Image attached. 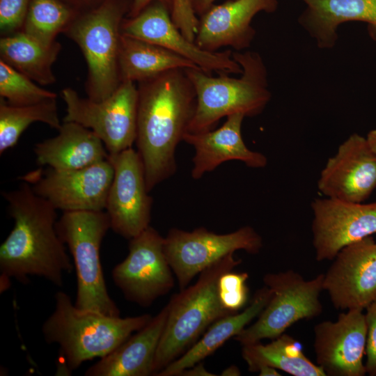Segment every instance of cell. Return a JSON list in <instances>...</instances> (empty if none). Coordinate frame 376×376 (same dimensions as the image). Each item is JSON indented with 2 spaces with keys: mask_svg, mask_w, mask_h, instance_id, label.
Returning <instances> with one entry per match:
<instances>
[{
  "mask_svg": "<svg viewBox=\"0 0 376 376\" xmlns=\"http://www.w3.org/2000/svg\"><path fill=\"white\" fill-rule=\"evenodd\" d=\"M136 137L148 191L176 171L175 150L187 132L196 103L185 69L138 82Z\"/></svg>",
  "mask_w": 376,
  "mask_h": 376,
  "instance_id": "cell-1",
  "label": "cell"
},
{
  "mask_svg": "<svg viewBox=\"0 0 376 376\" xmlns=\"http://www.w3.org/2000/svg\"><path fill=\"white\" fill-rule=\"evenodd\" d=\"M2 195L14 226L0 246L1 275L23 283L36 276L62 286L73 265L57 233V210L25 181Z\"/></svg>",
  "mask_w": 376,
  "mask_h": 376,
  "instance_id": "cell-2",
  "label": "cell"
},
{
  "mask_svg": "<svg viewBox=\"0 0 376 376\" xmlns=\"http://www.w3.org/2000/svg\"><path fill=\"white\" fill-rule=\"evenodd\" d=\"M152 316L121 318L81 309L65 292L55 295V308L44 322L42 332L49 344L59 346V361L68 371L84 361L102 358L140 330Z\"/></svg>",
  "mask_w": 376,
  "mask_h": 376,
  "instance_id": "cell-3",
  "label": "cell"
},
{
  "mask_svg": "<svg viewBox=\"0 0 376 376\" xmlns=\"http://www.w3.org/2000/svg\"><path fill=\"white\" fill-rule=\"evenodd\" d=\"M233 58L242 70L237 78L224 72L214 77L200 68L185 69L196 96L187 132L212 130L221 118L235 113L256 116L269 102L267 71L261 56L252 51H235Z\"/></svg>",
  "mask_w": 376,
  "mask_h": 376,
  "instance_id": "cell-4",
  "label": "cell"
},
{
  "mask_svg": "<svg viewBox=\"0 0 376 376\" xmlns=\"http://www.w3.org/2000/svg\"><path fill=\"white\" fill-rule=\"evenodd\" d=\"M231 253L207 267L196 282L174 295L169 302L166 324L156 352L152 375L183 354L217 320L234 314L222 306L218 281L241 263Z\"/></svg>",
  "mask_w": 376,
  "mask_h": 376,
  "instance_id": "cell-5",
  "label": "cell"
},
{
  "mask_svg": "<svg viewBox=\"0 0 376 376\" xmlns=\"http://www.w3.org/2000/svg\"><path fill=\"white\" fill-rule=\"evenodd\" d=\"M56 226L73 260L77 284L75 306L120 316L118 306L107 291L100 263L101 244L111 228L107 212H63Z\"/></svg>",
  "mask_w": 376,
  "mask_h": 376,
  "instance_id": "cell-6",
  "label": "cell"
},
{
  "mask_svg": "<svg viewBox=\"0 0 376 376\" xmlns=\"http://www.w3.org/2000/svg\"><path fill=\"white\" fill-rule=\"evenodd\" d=\"M123 9L115 0L77 15L63 33L81 50L87 64V97L101 101L121 83L119 54Z\"/></svg>",
  "mask_w": 376,
  "mask_h": 376,
  "instance_id": "cell-7",
  "label": "cell"
},
{
  "mask_svg": "<svg viewBox=\"0 0 376 376\" xmlns=\"http://www.w3.org/2000/svg\"><path fill=\"white\" fill-rule=\"evenodd\" d=\"M323 279L324 274H320L305 280L293 270L266 274L263 282L272 291L271 298L256 321L234 339L242 345L273 340L297 322L318 316L322 311Z\"/></svg>",
  "mask_w": 376,
  "mask_h": 376,
  "instance_id": "cell-8",
  "label": "cell"
},
{
  "mask_svg": "<svg viewBox=\"0 0 376 376\" xmlns=\"http://www.w3.org/2000/svg\"><path fill=\"white\" fill-rule=\"evenodd\" d=\"M61 97L66 104L64 122H74L91 130L103 142L109 155L132 148L136 137L138 89L135 82L121 81L101 101L81 97L68 87Z\"/></svg>",
  "mask_w": 376,
  "mask_h": 376,
  "instance_id": "cell-9",
  "label": "cell"
},
{
  "mask_svg": "<svg viewBox=\"0 0 376 376\" xmlns=\"http://www.w3.org/2000/svg\"><path fill=\"white\" fill-rule=\"evenodd\" d=\"M262 247L261 236L249 226L226 234L203 227L192 231L171 228L164 243L165 255L180 290L188 286L198 274L228 255L238 250L256 254Z\"/></svg>",
  "mask_w": 376,
  "mask_h": 376,
  "instance_id": "cell-10",
  "label": "cell"
},
{
  "mask_svg": "<svg viewBox=\"0 0 376 376\" xmlns=\"http://www.w3.org/2000/svg\"><path fill=\"white\" fill-rule=\"evenodd\" d=\"M164 243V237L150 226L130 240L127 257L111 274L113 283L127 301L148 307L173 288V272Z\"/></svg>",
  "mask_w": 376,
  "mask_h": 376,
  "instance_id": "cell-11",
  "label": "cell"
},
{
  "mask_svg": "<svg viewBox=\"0 0 376 376\" xmlns=\"http://www.w3.org/2000/svg\"><path fill=\"white\" fill-rule=\"evenodd\" d=\"M113 178V167L108 157L78 169H40L20 179L56 210L75 212L105 210Z\"/></svg>",
  "mask_w": 376,
  "mask_h": 376,
  "instance_id": "cell-12",
  "label": "cell"
},
{
  "mask_svg": "<svg viewBox=\"0 0 376 376\" xmlns=\"http://www.w3.org/2000/svg\"><path fill=\"white\" fill-rule=\"evenodd\" d=\"M113 178L105 211L111 228L131 240L150 226L152 198L148 195L146 174L141 157L132 148L109 155Z\"/></svg>",
  "mask_w": 376,
  "mask_h": 376,
  "instance_id": "cell-13",
  "label": "cell"
},
{
  "mask_svg": "<svg viewBox=\"0 0 376 376\" xmlns=\"http://www.w3.org/2000/svg\"><path fill=\"white\" fill-rule=\"evenodd\" d=\"M121 33L164 47L194 63L204 72L240 75L233 52H209L188 40L173 23L168 8L155 1L137 15L123 21Z\"/></svg>",
  "mask_w": 376,
  "mask_h": 376,
  "instance_id": "cell-14",
  "label": "cell"
},
{
  "mask_svg": "<svg viewBox=\"0 0 376 376\" xmlns=\"http://www.w3.org/2000/svg\"><path fill=\"white\" fill-rule=\"evenodd\" d=\"M313 244L318 261L333 260L345 246L376 233V202L333 198L311 203Z\"/></svg>",
  "mask_w": 376,
  "mask_h": 376,
  "instance_id": "cell-15",
  "label": "cell"
},
{
  "mask_svg": "<svg viewBox=\"0 0 376 376\" xmlns=\"http://www.w3.org/2000/svg\"><path fill=\"white\" fill-rule=\"evenodd\" d=\"M323 279L337 309L363 311L376 299V242L365 237L343 248Z\"/></svg>",
  "mask_w": 376,
  "mask_h": 376,
  "instance_id": "cell-16",
  "label": "cell"
},
{
  "mask_svg": "<svg viewBox=\"0 0 376 376\" xmlns=\"http://www.w3.org/2000/svg\"><path fill=\"white\" fill-rule=\"evenodd\" d=\"M317 364L329 376H364L363 355L367 325L365 313L358 309L340 313L334 321L314 327Z\"/></svg>",
  "mask_w": 376,
  "mask_h": 376,
  "instance_id": "cell-17",
  "label": "cell"
},
{
  "mask_svg": "<svg viewBox=\"0 0 376 376\" xmlns=\"http://www.w3.org/2000/svg\"><path fill=\"white\" fill-rule=\"evenodd\" d=\"M376 188V155L366 137L350 135L328 159L318 180L324 196L363 203Z\"/></svg>",
  "mask_w": 376,
  "mask_h": 376,
  "instance_id": "cell-18",
  "label": "cell"
},
{
  "mask_svg": "<svg viewBox=\"0 0 376 376\" xmlns=\"http://www.w3.org/2000/svg\"><path fill=\"white\" fill-rule=\"evenodd\" d=\"M276 5V0H234L211 7L199 21L194 42L209 52L223 47L242 51L256 36L253 17L260 11L274 10Z\"/></svg>",
  "mask_w": 376,
  "mask_h": 376,
  "instance_id": "cell-19",
  "label": "cell"
},
{
  "mask_svg": "<svg viewBox=\"0 0 376 376\" xmlns=\"http://www.w3.org/2000/svg\"><path fill=\"white\" fill-rule=\"evenodd\" d=\"M245 116L235 113L218 129L210 131L186 132L183 141L194 147L191 177L200 179L205 173L211 172L224 162L237 160L246 166L260 169L267 164V158L263 153L250 150L245 145L241 133Z\"/></svg>",
  "mask_w": 376,
  "mask_h": 376,
  "instance_id": "cell-20",
  "label": "cell"
},
{
  "mask_svg": "<svg viewBox=\"0 0 376 376\" xmlns=\"http://www.w3.org/2000/svg\"><path fill=\"white\" fill-rule=\"evenodd\" d=\"M169 306L166 304L148 324L120 345L92 365L86 376H148L162 335Z\"/></svg>",
  "mask_w": 376,
  "mask_h": 376,
  "instance_id": "cell-21",
  "label": "cell"
},
{
  "mask_svg": "<svg viewBox=\"0 0 376 376\" xmlns=\"http://www.w3.org/2000/svg\"><path fill=\"white\" fill-rule=\"evenodd\" d=\"M58 134L36 144L37 163L56 170L84 168L108 159L109 153L91 130L74 122H64Z\"/></svg>",
  "mask_w": 376,
  "mask_h": 376,
  "instance_id": "cell-22",
  "label": "cell"
},
{
  "mask_svg": "<svg viewBox=\"0 0 376 376\" xmlns=\"http://www.w3.org/2000/svg\"><path fill=\"white\" fill-rule=\"evenodd\" d=\"M301 1L307 10L300 23L318 47H333L338 38V27L349 21L366 22L370 36L376 40V0Z\"/></svg>",
  "mask_w": 376,
  "mask_h": 376,
  "instance_id": "cell-23",
  "label": "cell"
},
{
  "mask_svg": "<svg viewBox=\"0 0 376 376\" xmlns=\"http://www.w3.org/2000/svg\"><path fill=\"white\" fill-rule=\"evenodd\" d=\"M272 296L270 289L264 285L254 294L249 305L240 313L221 318L212 323L189 350L165 368L157 376H178L184 370L201 362L214 352L226 340L239 334L258 317Z\"/></svg>",
  "mask_w": 376,
  "mask_h": 376,
  "instance_id": "cell-24",
  "label": "cell"
},
{
  "mask_svg": "<svg viewBox=\"0 0 376 376\" xmlns=\"http://www.w3.org/2000/svg\"><path fill=\"white\" fill-rule=\"evenodd\" d=\"M61 49L58 41L45 44L22 31L0 39V59L42 86L56 82L52 66Z\"/></svg>",
  "mask_w": 376,
  "mask_h": 376,
  "instance_id": "cell-25",
  "label": "cell"
},
{
  "mask_svg": "<svg viewBox=\"0 0 376 376\" xmlns=\"http://www.w3.org/2000/svg\"><path fill=\"white\" fill-rule=\"evenodd\" d=\"M199 68L189 60L155 44L121 36L120 81L140 82L170 70Z\"/></svg>",
  "mask_w": 376,
  "mask_h": 376,
  "instance_id": "cell-26",
  "label": "cell"
},
{
  "mask_svg": "<svg viewBox=\"0 0 376 376\" xmlns=\"http://www.w3.org/2000/svg\"><path fill=\"white\" fill-rule=\"evenodd\" d=\"M242 355L250 372L269 366L293 376H327L304 355L301 345L284 333L267 344L258 342L242 345Z\"/></svg>",
  "mask_w": 376,
  "mask_h": 376,
  "instance_id": "cell-27",
  "label": "cell"
},
{
  "mask_svg": "<svg viewBox=\"0 0 376 376\" xmlns=\"http://www.w3.org/2000/svg\"><path fill=\"white\" fill-rule=\"evenodd\" d=\"M56 99L27 106H13L0 97V154L14 146L33 123L41 122L58 130Z\"/></svg>",
  "mask_w": 376,
  "mask_h": 376,
  "instance_id": "cell-28",
  "label": "cell"
},
{
  "mask_svg": "<svg viewBox=\"0 0 376 376\" xmlns=\"http://www.w3.org/2000/svg\"><path fill=\"white\" fill-rule=\"evenodd\" d=\"M77 16L62 0H31L21 31L43 43L52 44Z\"/></svg>",
  "mask_w": 376,
  "mask_h": 376,
  "instance_id": "cell-29",
  "label": "cell"
},
{
  "mask_svg": "<svg viewBox=\"0 0 376 376\" xmlns=\"http://www.w3.org/2000/svg\"><path fill=\"white\" fill-rule=\"evenodd\" d=\"M0 96L13 106L35 104L57 97L55 93L38 86L1 59Z\"/></svg>",
  "mask_w": 376,
  "mask_h": 376,
  "instance_id": "cell-30",
  "label": "cell"
},
{
  "mask_svg": "<svg viewBox=\"0 0 376 376\" xmlns=\"http://www.w3.org/2000/svg\"><path fill=\"white\" fill-rule=\"evenodd\" d=\"M246 272H234L233 270L224 273L218 281L219 300L226 310L237 313L247 303L249 289Z\"/></svg>",
  "mask_w": 376,
  "mask_h": 376,
  "instance_id": "cell-31",
  "label": "cell"
},
{
  "mask_svg": "<svg viewBox=\"0 0 376 376\" xmlns=\"http://www.w3.org/2000/svg\"><path fill=\"white\" fill-rule=\"evenodd\" d=\"M31 0H0L1 36L21 31Z\"/></svg>",
  "mask_w": 376,
  "mask_h": 376,
  "instance_id": "cell-32",
  "label": "cell"
},
{
  "mask_svg": "<svg viewBox=\"0 0 376 376\" xmlns=\"http://www.w3.org/2000/svg\"><path fill=\"white\" fill-rule=\"evenodd\" d=\"M171 17L184 36L194 42L199 20L196 16L190 0H172Z\"/></svg>",
  "mask_w": 376,
  "mask_h": 376,
  "instance_id": "cell-33",
  "label": "cell"
},
{
  "mask_svg": "<svg viewBox=\"0 0 376 376\" xmlns=\"http://www.w3.org/2000/svg\"><path fill=\"white\" fill-rule=\"evenodd\" d=\"M366 310L367 336L365 368L366 374L376 376V299Z\"/></svg>",
  "mask_w": 376,
  "mask_h": 376,
  "instance_id": "cell-34",
  "label": "cell"
},
{
  "mask_svg": "<svg viewBox=\"0 0 376 376\" xmlns=\"http://www.w3.org/2000/svg\"><path fill=\"white\" fill-rule=\"evenodd\" d=\"M159 1L165 5L166 7L168 5L172 6V0H133L131 10L130 13V17H133L141 13L148 5L155 2Z\"/></svg>",
  "mask_w": 376,
  "mask_h": 376,
  "instance_id": "cell-35",
  "label": "cell"
},
{
  "mask_svg": "<svg viewBox=\"0 0 376 376\" xmlns=\"http://www.w3.org/2000/svg\"><path fill=\"white\" fill-rule=\"evenodd\" d=\"M180 375L185 376H214L215 374H212L207 371L204 367V365L199 362L191 367H189L183 371H182Z\"/></svg>",
  "mask_w": 376,
  "mask_h": 376,
  "instance_id": "cell-36",
  "label": "cell"
},
{
  "mask_svg": "<svg viewBox=\"0 0 376 376\" xmlns=\"http://www.w3.org/2000/svg\"><path fill=\"white\" fill-rule=\"evenodd\" d=\"M215 0H190L193 9L196 11L203 13V15L210 8Z\"/></svg>",
  "mask_w": 376,
  "mask_h": 376,
  "instance_id": "cell-37",
  "label": "cell"
},
{
  "mask_svg": "<svg viewBox=\"0 0 376 376\" xmlns=\"http://www.w3.org/2000/svg\"><path fill=\"white\" fill-rule=\"evenodd\" d=\"M258 375L260 376H280L281 375L277 370V369L269 366H261L258 371Z\"/></svg>",
  "mask_w": 376,
  "mask_h": 376,
  "instance_id": "cell-38",
  "label": "cell"
},
{
  "mask_svg": "<svg viewBox=\"0 0 376 376\" xmlns=\"http://www.w3.org/2000/svg\"><path fill=\"white\" fill-rule=\"evenodd\" d=\"M366 139L370 149L376 155V129L370 131Z\"/></svg>",
  "mask_w": 376,
  "mask_h": 376,
  "instance_id": "cell-39",
  "label": "cell"
},
{
  "mask_svg": "<svg viewBox=\"0 0 376 376\" xmlns=\"http://www.w3.org/2000/svg\"><path fill=\"white\" fill-rule=\"evenodd\" d=\"M240 375L241 372L240 369L234 365L226 368L221 373V375L222 376H238Z\"/></svg>",
  "mask_w": 376,
  "mask_h": 376,
  "instance_id": "cell-40",
  "label": "cell"
},
{
  "mask_svg": "<svg viewBox=\"0 0 376 376\" xmlns=\"http://www.w3.org/2000/svg\"><path fill=\"white\" fill-rule=\"evenodd\" d=\"M72 1H79V2H81V1H96V0H72Z\"/></svg>",
  "mask_w": 376,
  "mask_h": 376,
  "instance_id": "cell-41",
  "label": "cell"
}]
</instances>
